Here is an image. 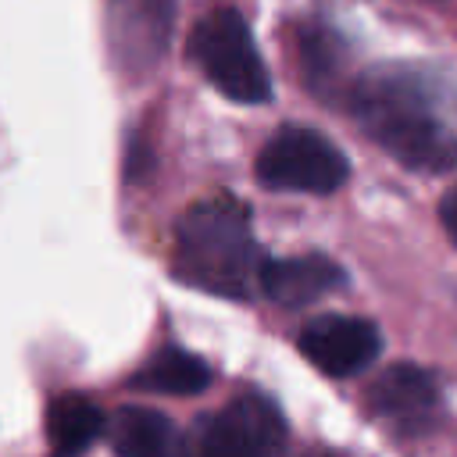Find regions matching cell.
I'll use <instances>...</instances> for the list:
<instances>
[{
    "instance_id": "cell-2",
    "label": "cell",
    "mask_w": 457,
    "mask_h": 457,
    "mask_svg": "<svg viewBox=\"0 0 457 457\" xmlns=\"http://www.w3.org/2000/svg\"><path fill=\"white\" fill-rule=\"evenodd\" d=\"M264 264V250L253 239L250 211L236 196H207L196 200L175 225V253L171 271L179 282L246 300L257 289V275Z\"/></svg>"
},
{
    "instance_id": "cell-4",
    "label": "cell",
    "mask_w": 457,
    "mask_h": 457,
    "mask_svg": "<svg viewBox=\"0 0 457 457\" xmlns=\"http://www.w3.org/2000/svg\"><path fill=\"white\" fill-rule=\"evenodd\" d=\"M253 175L264 189L325 196L346 182L350 161L328 136L303 125H286L261 146Z\"/></svg>"
},
{
    "instance_id": "cell-12",
    "label": "cell",
    "mask_w": 457,
    "mask_h": 457,
    "mask_svg": "<svg viewBox=\"0 0 457 457\" xmlns=\"http://www.w3.org/2000/svg\"><path fill=\"white\" fill-rule=\"evenodd\" d=\"M107 428L104 411L79 393H61L46 407V439L54 446V457H79L93 446V439Z\"/></svg>"
},
{
    "instance_id": "cell-8",
    "label": "cell",
    "mask_w": 457,
    "mask_h": 457,
    "mask_svg": "<svg viewBox=\"0 0 457 457\" xmlns=\"http://www.w3.org/2000/svg\"><path fill=\"white\" fill-rule=\"evenodd\" d=\"M175 21V0H111V46L121 64L150 68L161 61Z\"/></svg>"
},
{
    "instance_id": "cell-5",
    "label": "cell",
    "mask_w": 457,
    "mask_h": 457,
    "mask_svg": "<svg viewBox=\"0 0 457 457\" xmlns=\"http://www.w3.org/2000/svg\"><path fill=\"white\" fill-rule=\"evenodd\" d=\"M189 457H282L286 418L264 393H243L193 425Z\"/></svg>"
},
{
    "instance_id": "cell-11",
    "label": "cell",
    "mask_w": 457,
    "mask_h": 457,
    "mask_svg": "<svg viewBox=\"0 0 457 457\" xmlns=\"http://www.w3.org/2000/svg\"><path fill=\"white\" fill-rule=\"evenodd\" d=\"M143 393H164V396H193L211 386V364L182 346L157 350L129 382Z\"/></svg>"
},
{
    "instance_id": "cell-14",
    "label": "cell",
    "mask_w": 457,
    "mask_h": 457,
    "mask_svg": "<svg viewBox=\"0 0 457 457\" xmlns=\"http://www.w3.org/2000/svg\"><path fill=\"white\" fill-rule=\"evenodd\" d=\"M439 218H443L446 236H450V239H453V246H457V186L443 196V204H439Z\"/></svg>"
},
{
    "instance_id": "cell-15",
    "label": "cell",
    "mask_w": 457,
    "mask_h": 457,
    "mask_svg": "<svg viewBox=\"0 0 457 457\" xmlns=\"http://www.w3.org/2000/svg\"><path fill=\"white\" fill-rule=\"evenodd\" d=\"M303 457H314V453H303Z\"/></svg>"
},
{
    "instance_id": "cell-3",
    "label": "cell",
    "mask_w": 457,
    "mask_h": 457,
    "mask_svg": "<svg viewBox=\"0 0 457 457\" xmlns=\"http://www.w3.org/2000/svg\"><path fill=\"white\" fill-rule=\"evenodd\" d=\"M189 57L207 82L236 104H264L271 96V75L236 7H218L193 25Z\"/></svg>"
},
{
    "instance_id": "cell-1",
    "label": "cell",
    "mask_w": 457,
    "mask_h": 457,
    "mask_svg": "<svg viewBox=\"0 0 457 457\" xmlns=\"http://www.w3.org/2000/svg\"><path fill=\"white\" fill-rule=\"evenodd\" d=\"M357 129L411 171L457 164V86L414 64H375L346 93Z\"/></svg>"
},
{
    "instance_id": "cell-13",
    "label": "cell",
    "mask_w": 457,
    "mask_h": 457,
    "mask_svg": "<svg viewBox=\"0 0 457 457\" xmlns=\"http://www.w3.org/2000/svg\"><path fill=\"white\" fill-rule=\"evenodd\" d=\"M296 54H300V68L311 89H321L336 79L339 64H343V43L328 25H303L296 32Z\"/></svg>"
},
{
    "instance_id": "cell-9",
    "label": "cell",
    "mask_w": 457,
    "mask_h": 457,
    "mask_svg": "<svg viewBox=\"0 0 457 457\" xmlns=\"http://www.w3.org/2000/svg\"><path fill=\"white\" fill-rule=\"evenodd\" d=\"M346 286V271L325 253H296V257H264L257 289L278 307H307L328 293Z\"/></svg>"
},
{
    "instance_id": "cell-7",
    "label": "cell",
    "mask_w": 457,
    "mask_h": 457,
    "mask_svg": "<svg viewBox=\"0 0 457 457\" xmlns=\"http://www.w3.org/2000/svg\"><path fill=\"white\" fill-rule=\"evenodd\" d=\"M443 407V393L432 371L418 364H393L368 386V411L389 421L396 432H425Z\"/></svg>"
},
{
    "instance_id": "cell-10",
    "label": "cell",
    "mask_w": 457,
    "mask_h": 457,
    "mask_svg": "<svg viewBox=\"0 0 457 457\" xmlns=\"http://www.w3.org/2000/svg\"><path fill=\"white\" fill-rule=\"evenodd\" d=\"M111 446L118 457H189L179 425L150 407H121L111 421Z\"/></svg>"
},
{
    "instance_id": "cell-6",
    "label": "cell",
    "mask_w": 457,
    "mask_h": 457,
    "mask_svg": "<svg viewBox=\"0 0 457 457\" xmlns=\"http://www.w3.org/2000/svg\"><path fill=\"white\" fill-rule=\"evenodd\" d=\"M300 353L328 378H350L375 364L382 350L378 325L353 314H318L296 336Z\"/></svg>"
}]
</instances>
